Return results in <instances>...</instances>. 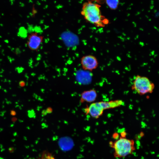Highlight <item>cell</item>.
I'll list each match as a JSON object with an SVG mask.
<instances>
[{"mask_svg":"<svg viewBox=\"0 0 159 159\" xmlns=\"http://www.w3.org/2000/svg\"><path fill=\"white\" fill-rule=\"evenodd\" d=\"M44 36L39 35L37 32L31 33L28 36L27 44L32 51H37L43 42Z\"/></svg>","mask_w":159,"mask_h":159,"instance_id":"obj_5","label":"cell"},{"mask_svg":"<svg viewBox=\"0 0 159 159\" xmlns=\"http://www.w3.org/2000/svg\"><path fill=\"white\" fill-rule=\"evenodd\" d=\"M154 88V84L148 77L140 75L135 77L132 86V90L141 95L152 93Z\"/></svg>","mask_w":159,"mask_h":159,"instance_id":"obj_3","label":"cell"},{"mask_svg":"<svg viewBox=\"0 0 159 159\" xmlns=\"http://www.w3.org/2000/svg\"><path fill=\"white\" fill-rule=\"evenodd\" d=\"M54 159L53 157H52L49 155L47 156H46L44 158L43 157H42L41 158H39L37 159Z\"/></svg>","mask_w":159,"mask_h":159,"instance_id":"obj_10","label":"cell"},{"mask_svg":"<svg viewBox=\"0 0 159 159\" xmlns=\"http://www.w3.org/2000/svg\"><path fill=\"white\" fill-rule=\"evenodd\" d=\"M100 7L98 4L88 1L83 4L81 14L87 22L97 27H103L109 24V21L102 15Z\"/></svg>","mask_w":159,"mask_h":159,"instance_id":"obj_1","label":"cell"},{"mask_svg":"<svg viewBox=\"0 0 159 159\" xmlns=\"http://www.w3.org/2000/svg\"><path fill=\"white\" fill-rule=\"evenodd\" d=\"M88 1H95L100 4H102L104 3L105 1V0H87Z\"/></svg>","mask_w":159,"mask_h":159,"instance_id":"obj_9","label":"cell"},{"mask_svg":"<svg viewBox=\"0 0 159 159\" xmlns=\"http://www.w3.org/2000/svg\"><path fill=\"white\" fill-rule=\"evenodd\" d=\"M81 64L83 69L91 71L96 69L98 66V62L96 57L92 55L83 56L80 59Z\"/></svg>","mask_w":159,"mask_h":159,"instance_id":"obj_4","label":"cell"},{"mask_svg":"<svg viewBox=\"0 0 159 159\" xmlns=\"http://www.w3.org/2000/svg\"><path fill=\"white\" fill-rule=\"evenodd\" d=\"M133 140L121 137L111 144L114 149L115 157H125L132 154L135 150Z\"/></svg>","mask_w":159,"mask_h":159,"instance_id":"obj_2","label":"cell"},{"mask_svg":"<svg viewBox=\"0 0 159 159\" xmlns=\"http://www.w3.org/2000/svg\"><path fill=\"white\" fill-rule=\"evenodd\" d=\"M106 4L111 9L115 10L117 9L119 0H105Z\"/></svg>","mask_w":159,"mask_h":159,"instance_id":"obj_8","label":"cell"},{"mask_svg":"<svg viewBox=\"0 0 159 159\" xmlns=\"http://www.w3.org/2000/svg\"><path fill=\"white\" fill-rule=\"evenodd\" d=\"M97 95L96 91L94 89L85 91L81 95V102H92L96 99Z\"/></svg>","mask_w":159,"mask_h":159,"instance_id":"obj_7","label":"cell"},{"mask_svg":"<svg viewBox=\"0 0 159 159\" xmlns=\"http://www.w3.org/2000/svg\"><path fill=\"white\" fill-rule=\"evenodd\" d=\"M104 110L100 102H98L92 103L85 109V112L92 117L97 119L102 115Z\"/></svg>","mask_w":159,"mask_h":159,"instance_id":"obj_6","label":"cell"}]
</instances>
